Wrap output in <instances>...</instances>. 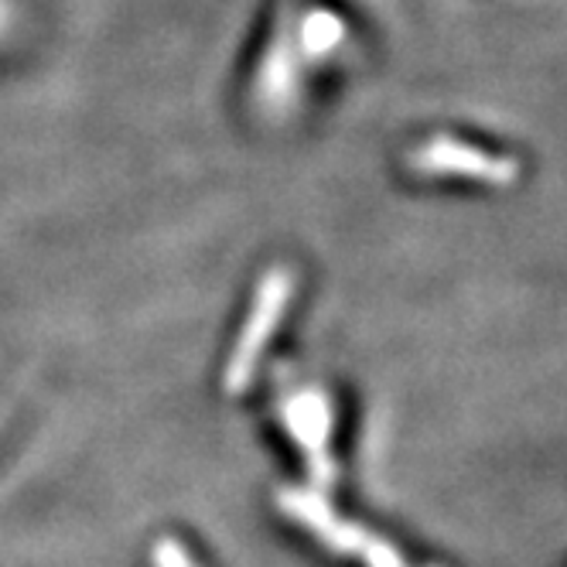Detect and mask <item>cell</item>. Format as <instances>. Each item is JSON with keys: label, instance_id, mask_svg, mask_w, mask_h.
<instances>
[{"label": "cell", "instance_id": "obj_1", "mask_svg": "<svg viewBox=\"0 0 567 567\" xmlns=\"http://www.w3.org/2000/svg\"><path fill=\"white\" fill-rule=\"evenodd\" d=\"M291 295H295V274L288 267H274L260 277L250 318H247V326H243V332L233 346V355H229V367H226V393L229 396H239L254 383L260 355L270 346V336L277 332Z\"/></svg>", "mask_w": 567, "mask_h": 567}, {"label": "cell", "instance_id": "obj_2", "mask_svg": "<svg viewBox=\"0 0 567 567\" xmlns=\"http://www.w3.org/2000/svg\"><path fill=\"white\" fill-rule=\"evenodd\" d=\"M280 417L288 424L291 437L301 444L308 472L318 489H329L336 482V462L329 452L332 427H336V411L326 390H301L280 400Z\"/></svg>", "mask_w": 567, "mask_h": 567}, {"label": "cell", "instance_id": "obj_3", "mask_svg": "<svg viewBox=\"0 0 567 567\" xmlns=\"http://www.w3.org/2000/svg\"><path fill=\"white\" fill-rule=\"evenodd\" d=\"M411 165L424 175H462V178H475L485 185H513L519 175V165L513 157L485 154L455 137H434L421 144L411 154Z\"/></svg>", "mask_w": 567, "mask_h": 567}, {"label": "cell", "instance_id": "obj_4", "mask_svg": "<svg viewBox=\"0 0 567 567\" xmlns=\"http://www.w3.org/2000/svg\"><path fill=\"white\" fill-rule=\"evenodd\" d=\"M277 503L284 513L295 516L298 523H305L308 530L326 547H332L336 554H359V547L367 544V530H362V526H352V523H342L318 493L280 489Z\"/></svg>", "mask_w": 567, "mask_h": 567}, {"label": "cell", "instance_id": "obj_5", "mask_svg": "<svg viewBox=\"0 0 567 567\" xmlns=\"http://www.w3.org/2000/svg\"><path fill=\"white\" fill-rule=\"evenodd\" d=\"M295 90H298V59H295V42L291 34H277L274 49L267 52L264 65H260V75H257V96L274 106V110H284L291 106L295 100Z\"/></svg>", "mask_w": 567, "mask_h": 567}, {"label": "cell", "instance_id": "obj_6", "mask_svg": "<svg viewBox=\"0 0 567 567\" xmlns=\"http://www.w3.org/2000/svg\"><path fill=\"white\" fill-rule=\"evenodd\" d=\"M342 38H346V24H342V18H336L332 11H311V14L301 21V31H298L301 52H305L308 59L329 55L332 49L342 45Z\"/></svg>", "mask_w": 567, "mask_h": 567}, {"label": "cell", "instance_id": "obj_7", "mask_svg": "<svg viewBox=\"0 0 567 567\" xmlns=\"http://www.w3.org/2000/svg\"><path fill=\"white\" fill-rule=\"evenodd\" d=\"M151 564L154 567H195L192 554L175 540V537H165L151 547Z\"/></svg>", "mask_w": 567, "mask_h": 567}, {"label": "cell", "instance_id": "obj_8", "mask_svg": "<svg viewBox=\"0 0 567 567\" xmlns=\"http://www.w3.org/2000/svg\"><path fill=\"white\" fill-rule=\"evenodd\" d=\"M359 554L367 557V564H370V567H403V557H400L386 540H373V537H367V544L359 547Z\"/></svg>", "mask_w": 567, "mask_h": 567}, {"label": "cell", "instance_id": "obj_9", "mask_svg": "<svg viewBox=\"0 0 567 567\" xmlns=\"http://www.w3.org/2000/svg\"><path fill=\"white\" fill-rule=\"evenodd\" d=\"M0 24H4V0H0Z\"/></svg>", "mask_w": 567, "mask_h": 567}]
</instances>
